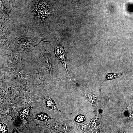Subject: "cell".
Instances as JSON below:
<instances>
[{
	"label": "cell",
	"mask_w": 133,
	"mask_h": 133,
	"mask_svg": "<svg viewBox=\"0 0 133 133\" xmlns=\"http://www.w3.org/2000/svg\"><path fill=\"white\" fill-rule=\"evenodd\" d=\"M32 10L34 18L39 22L46 23L50 18L51 11L50 6L44 0L35 1L33 4Z\"/></svg>",
	"instance_id": "1"
},
{
	"label": "cell",
	"mask_w": 133,
	"mask_h": 133,
	"mask_svg": "<svg viewBox=\"0 0 133 133\" xmlns=\"http://www.w3.org/2000/svg\"><path fill=\"white\" fill-rule=\"evenodd\" d=\"M55 50L57 58L58 56L60 61L63 64L68 74L66 64L65 52L63 47L61 45H58L55 47Z\"/></svg>",
	"instance_id": "2"
},
{
	"label": "cell",
	"mask_w": 133,
	"mask_h": 133,
	"mask_svg": "<svg viewBox=\"0 0 133 133\" xmlns=\"http://www.w3.org/2000/svg\"><path fill=\"white\" fill-rule=\"evenodd\" d=\"M122 74L121 72H109L106 74L104 82L108 80H113L116 78H119L121 77Z\"/></svg>",
	"instance_id": "3"
},
{
	"label": "cell",
	"mask_w": 133,
	"mask_h": 133,
	"mask_svg": "<svg viewBox=\"0 0 133 133\" xmlns=\"http://www.w3.org/2000/svg\"><path fill=\"white\" fill-rule=\"evenodd\" d=\"M45 105L48 108L59 112L54 100L51 98L49 97L47 99H45Z\"/></svg>",
	"instance_id": "4"
},
{
	"label": "cell",
	"mask_w": 133,
	"mask_h": 133,
	"mask_svg": "<svg viewBox=\"0 0 133 133\" xmlns=\"http://www.w3.org/2000/svg\"><path fill=\"white\" fill-rule=\"evenodd\" d=\"M35 118L39 120L46 121H48L51 119L47 114L44 113H40L36 114Z\"/></svg>",
	"instance_id": "5"
},
{
	"label": "cell",
	"mask_w": 133,
	"mask_h": 133,
	"mask_svg": "<svg viewBox=\"0 0 133 133\" xmlns=\"http://www.w3.org/2000/svg\"><path fill=\"white\" fill-rule=\"evenodd\" d=\"M45 58L46 67L48 71L50 73L51 71V63L50 55L47 51H46L45 53Z\"/></svg>",
	"instance_id": "6"
},
{
	"label": "cell",
	"mask_w": 133,
	"mask_h": 133,
	"mask_svg": "<svg viewBox=\"0 0 133 133\" xmlns=\"http://www.w3.org/2000/svg\"><path fill=\"white\" fill-rule=\"evenodd\" d=\"M29 109L27 107L24 108L20 112V116L22 119H27L29 116Z\"/></svg>",
	"instance_id": "7"
},
{
	"label": "cell",
	"mask_w": 133,
	"mask_h": 133,
	"mask_svg": "<svg viewBox=\"0 0 133 133\" xmlns=\"http://www.w3.org/2000/svg\"><path fill=\"white\" fill-rule=\"evenodd\" d=\"M86 99L89 100L92 104H94L95 102V99L94 95L91 93H89L85 96Z\"/></svg>",
	"instance_id": "8"
},
{
	"label": "cell",
	"mask_w": 133,
	"mask_h": 133,
	"mask_svg": "<svg viewBox=\"0 0 133 133\" xmlns=\"http://www.w3.org/2000/svg\"><path fill=\"white\" fill-rule=\"evenodd\" d=\"M0 133H7L8 131V128L7 126L3 123L0 124Z\"/></svg>",
	"instance_id": "9"
},
{
	"label": "cell",
	"mask_w": 133,
	"mask_h": 133,
	"mask_svg": "<svg viewBox=\"0 0 133 133\" xmlns=\"http://www.w3.org/2000/svg\"><path fill=\"white\" fill-rule=\"evenodd\" d=\"M85 119V116L83 115H80L77 116L75 119L76 121L78 122H83Z\"/></svg>",
	"instance_id": "10"
},
{
	"label": "cell",
	"mask_w": 133,
	"mask_h": 133,
	"mask_svg": "<svg viewBox=\"0 0 133 133\" xmlns=\"http://www.w3.org/2000/svg\"><path fill=\"white\" fill-rule=\"evenodd\" d=\"M18 132L17 131V130H16L15 129V130H14L13 133H18Z\"/></svg>",
	"instance_id": "11"
}]
</instances>
